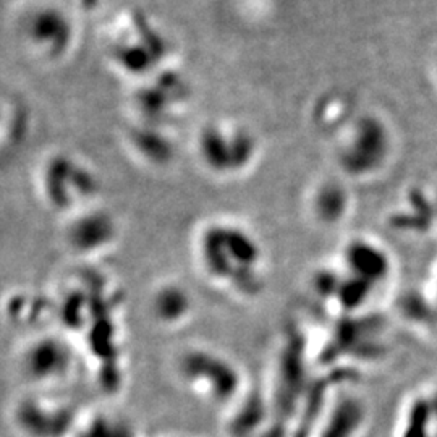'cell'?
Returning a JSON list of instances; mask_svg holds the SVG:
<instances>
[{"instance_id": "cell-20", "label": "cell", "mask_w": 437, "mask_h": 437, "mask_svg": "<svg viewBox=\"0 0 437 437\" xmlns=\"http://www.w3.org/2000/svg\"><path fill=\"white\" fill-rule=\"evenodd\" d=\"M436 212H437V201H436Z\"/></svg>"}, {"instance_id": "cell-7", "label": "cell", "mask_w": 437, "mask_h": 437, "mask_svg": "<svg viewBox=\"0 0 437 437\" xmlns=\"http://www.w3.org/2000/svg\"><path fill=\"white\" fill-rule=\"evenodd\" d=\"M392 136L386 122L365 114L355 120L339 151V164L348 175L365 177L377 172L390 154Z\"/></svg>"}, {"instance_id": "cell-12", "label": "cell", "mask_w": 437, "mask_h": 437, "mask_svg": "<svg viewBox=\"0 0 437 437\" xmlns=\"http://www.w3.org/2000/svg\"><path fill=\"white\" fill-rule=\"evenodd\" d=\"M190 96L185 81L173 73L161 75L138 95V106L151 122L161 124L182 109Z\"/></svg>"}, {"instance_id": "cell-5", "label": "cell", "mask_w": 437, "mask_h": 437, "mask_svg": "<svg viewBox=\"0 0 437 437\" xmlns=\"http://www.w3.org/2000/svg\"><path fill=\"white\" fill-rule=\"evenodd\" d=\"M41 183L49 207L72 215L90 207L99 191L96 173L77 157L68 154L50 157L44 167Z\"/></svg>"}, {"instance_id": "cell-4", "label": "cell", "mask_w": 437, "mask_h": 437, "mask_svg": "<svg viewBox=\"0 0 437 437\" xmlns=\"http://www.w3.org/2000/svg\"><path fill=\"white\" fill-rule=\"evenodd\" d=\"M85 411L70 399L33 389L10 406L11 428L20 437H72Z\"/></svg>"}, {"instance_id": "cell-9", "label": "cell", "mask_w": 437, "mask_h": 437, "mask_svg": "<svg viewBox=\"0 0 437 437\" xmlns=\"http://www.w3.org/2000/svg\"><path fill=\"white\" fill-rule=\"evenodd\" d=\"M166 41L144 15L133 16V25L112 48L115 63L128 73L144 75L159 65L166 55Z\"/></svg>"}, {"instance_id": "cell-8", "label": "cell", "mask_w": 437, "mask_h": 437, "mask_svg": "<svg viewBox=\"0 0 437 437\" xmlns=\"http://www.w3.org/2000/svg\"><path fill=\"white\" fill-rule=\"evenodd\" d=\"M119 222L109 211L87 207L72 215L65 227V244L68 252L81 264H95L119 242Z\"/></svg>"}, {"instance_id": "cell-14", "label": "cell", "mask_w": 437, "mask_h": 437, "mask_svg": "<svg viewBox=\"0 0 437 437\" xmlns=\"http://www.w3.org/2000/svg\"><path fill=\"white\" fill-rule=\"evenodd\" d=\"M342 262L345 266V276L372 279L384 271L387 258L376 243L365 238H355L343 248Z\"/></svg>"}, {"instance_id": "cell-11", "label": "cell", "mask_w": 437, "mask_h": 437, "mask_svg": "<svg viewBox=\"0 0 437 437\" xmlns=\"http://www.w3.org/2000/svg\"><path fill=\"white\" fill-rule=\"evenodd\" d=\"M26 38L41 55L50 58L67 54L73 41V25L57 7H41L26 20Z\"/></svg>"}, {"instance_id": "cell-3", "label": "cell", "mask_w": 437, "mask_h": 437, "mask_svg": "<svg viewBox=\"0 0 437 437\" xmlns=\"http://www.w3.org/2000/svg\"><path fill=\"white\" fill-rule=\"evenodd\" d=\"M80 363H83V357L77 342L60 329H45L28 335L16 357L23 379L33 389L43 390L67 382Z\"/></svg>"}, {"instance_id": "cell-2", "label": "cell", "mask_w": 437, "mask_h": 437, "mask_svg": "<svg viewBox=\"0 0 437 437\" xmlns=\"http://www.w3.org/2000/svg\"><path fill=\"white\" fill-rule=\"evenodd\" d=\"M172 374L186 394L214 408H230L248 392L242 366L209 345H185L172 360Z\"/></svg>"}, {"instance_id": "cell-1", "label": "cell", "mask_w": 437, "mask_h": 437, "mask_svg": "<svg viewBox=\"0 0 437 437\" xmlns=\"http://www.w3.org/2000/svg\"><path fill=\"white\" fill-rule=\"evenodd\" d=\"M193 256L203 281L224 296L252 303L267 290L266 248L244 224L227 219L204 224L196 233Z\"/></svg>"}, {"instance_id": "cell-19", "label": "cell", "mask_w": 437, "mask_h": 437, "mask_svg": "<svg viewBox=\"0 0 437 437\" xmlns=\"http://www.w3.org/2000/svg\"><path fill=\"white\" fill-rule=\"evenodd\" d=\"M164 437H186V436H164Z\"/></svg>"}, {"instance_id": "cell-17", "label": "cell", "mask_w": 437, "mask_h": 437, "mask_svg": "<svg viewBox=\"0 0 437 437\" xmlns=\"http://www.w3.org/2000/svg\"><path fill=\"white\" fill-rule=\"evenodd\" d=\"M135 144L144 157L156 162H167L172 157L173 146L171 139L157 130H141L135 138Z\"/></svg>"}, {"instance_id": "cell-6", "label": "cell", "mask_w": 437, "mask_h": 437, "mask_svg": "<svg viewBox=\"0 0 437 437\" xmlns=\"http://www.w3.org/2000/svg\"><path fill=\"white\" fill-rule=\"evenodd\" d=\"M198 151L209 171L233 175L244 171L254 159L258 143L248 128L240 125H206L198 138Z\"/></svg>"}, {"instance_id": "cell-13", "label": "cell", "mask_w": 437, "mask_h": 437, "mask_svg": "<svg viewBox=\"0 0 437 437\" xmlns=\"http://www.w3.org/2000/svg\"><path fill=\"white\" fill-rule=\"evenodd\" d=\"M4 311L15 328L31 329V334L45 330L50 320L55 323L54 296L33 290H11L4 301ZM29 334V335H31Z\"/></svg>"}, {"instance_id": "cell-16", "label": "cell", "mask_w": 437, "mask_h": 437, "mask_svg": "<svg viewBox=\"0 0 437 437\" xmlns=\"http://www.w3.org/2000/svg\"><path fill=\"white\" fill-rule=\"evenodd\" d=\"M72 437H138L128 419L109 411L86 413Z\"/></svg>"}, {"instance_id": "cell-18", "label": "cell", "mask_w": 437, "mask_h": 437, "mask_svg": "<svg viewBox=\"0 0 437 437\" xmlns=\"http://www.w3.org/2000/svg\"><path fill=\"white\" fill-rule=\"evenodd\" d=\"M80 4L86 10H95L101 5V0H80Z\"/></svg>"}, {"instance_id": "cell-10", "label": "cell", "mask_w": 437, "mask_h": 437, "mask_svg": "<svg viewBox=\"0 0 437 437\" xmlns=\"http://www.w3.org/2000/svg\"><path fill=\"white\" fill-rule=\"evenodd\" d=\"M149 318L166 330L183 329L196 313V298L183 282L164 279L157 282L148 296Z\"/></svg>"}, {"instance_id": "cell-15", "label": "cell", "mask_w": 437, "mask_h": 437, "mask_svg": "<svg viewBox=\"0 0 437 437\" xmlns=\"http://www.w3.org/2000/svg\"><path fill=\"white\" fill-rule=\"evenodd\" d=\"M350 207V196L345 186L337 182H325L314 191L311 209L314 217L323 225H337L345 217Z\"/></svg>"}]
</instances>
